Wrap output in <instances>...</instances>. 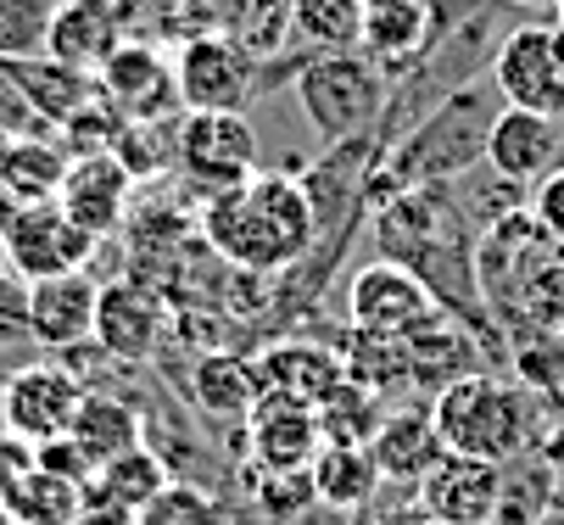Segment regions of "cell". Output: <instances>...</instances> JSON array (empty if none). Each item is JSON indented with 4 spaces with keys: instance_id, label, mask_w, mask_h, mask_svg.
Instances as JSON below:
<instances>
[{
    "instance_id": "1",
    "label": "cell",
    "mask_w": 564,
    "mask_h": 525,
    "mask_svg": "<svg viewBox=\"0 0 564 525\" xmlns=\"http://www.w3.org/2000/svg\"><path fill=\"white\" fill-rule=\"evenodd\" d=\"M207 247L240 274H285L313 252V201L302 174L258 168L247 185L207 196L202 207Z\"/></svg>"
},
{
    "instance_id": "2",
    "label": "cell",
    "mask_w": 564,
    "mask_h": 525,
    "mask_svg": "<svg viewBox=\"0 0 564 525\" xmlns=\"http://www.w3.org/2000/svg\"><path fill=\"white\" fill-rule=\"evenodd\" d=\"M492 96H498V85H492ZM492 96L480 85H453L409 134L391 140L369 174V207L397 190H414V185H458L475 163H487V129L498 118Z\"/></svg>"
},
{
    "instance_id": "3",
    "label": "cell",
    "mask_w": 564,
    "mask_h": 525,
    "mask_svg": "<svg viewBox=\"0 0 564 525\" xmlns=\"http://www.w3.org/2000/svg\"><path fill=\"white\" fill-rule=\"evenodd\" d=\"M431 419H436V436L447 453H469L487 464H509L542 441L536 392L503 381V374H487V369H475L447 392H436Z\"/></svg>"
},
{
    "instance_id": "4",
    "label": "cell",
    "mask_w": 564,
    "mask_h": 525,
    "mask_svg": "<svg viewBox=\"0 0 564 525\" xmlns=\"http://www.w3.org/2000/svg\"><path fill=\"white\" fill-rule=\"evenodd\" d=\"M291 85H296V101L325 145L369 134L380 123V112L391 107V79L364 51H313L296 67Z\"/></svg>"
},
{
    "instance_id": "5",
    "label": "cell",
    "mask_w": 564,
    "mask_h": 525,
    "mask_svg": "<svg viewBox=\"0 0 564 525\" xmlns=\"http://www.w3.org/2000/svg\"><path fill=\"white\" fill-rule=\"evenodd\" d=\"M174 168L202 196H224L258 174V129L247 112H180Z\"/></svg>"
},
{
    "instance_id": "6",
    "label": "cell",
    "mask_w": 564,
    "mask_h": 525,
    "mask_svg": "<svg viewBox=\"0 0 564 525\" xmlns=\"http://www.w3.org/2000/svg\"><path fill=\"white\" fill-rule=\"evenodd\" d=\"M258 79H263L258 56L224 29H191L174 56V85L185 112H247Z\"/></svg>"
},
{
    "instance_id": "7",
    "label": "cell",
    "mask_w": 564,
    "mask_h": 525,
    "mask_svg": "<svg viewBox=\"0 0 564 525\" xmlns=\"http://www.w3.org/2000/svg\"><path fill=\"white\" fill-rule=\"evenodd\" d=\"M85 374L73 363H56V358H34L23 369H12L0 381V425L23 441H56L73 430L78 408H85Z\"/></svg>"
},
{
    "instance_id": "8",
    "label": "cell",
    "mask_w": 564,
    "mask_h": 525,
    "mask_svg": "<svg viewBox=\"0 0 564 525\" xmlns=\"http://www.w3.org/2000/svg\"><path fill=\"white\" fill-rule=\"evenodd\" d=\"M492 85L503 107H525L564 123V29L558 23L509 29L492 56Z\"/></svg>"
},
{
    "instance_id": "9",
    "label": "cell",
    "mask_w": 564,
    "mask_h": 525,
    "mask_svg": "<svg viewBox=\"0 0 564 525\" xmlns=\"http://www.w3.org/2000/svg\"><path fill=\"white\" fill-rule=\"evenodd\" d=\"M96 247H101V241L78 230V223H73L56 201H40V207L0 201V252H7L12 274H23V280L73 274V269L90 263Z\"/></svg>"
},
{
    "instance_id": "10",
    "label": "cell",
    "mask_w": 564,
    "mask_h": 525,
    "mask_svg": "<svg viewBox=\"0 0 564 525\" xmlns=\"http://www.w3.org/2000/svg\"><path fill=\"white\" fill-rule=\"evenodd\" d=\"M101 101L129 123V129H151V123H174L185 107H180V85H174V62L163 56V45L151 40H123L101 73Z\"/></svg>"
},
{
    "instance_id": "11",
    "label": "cell",
    "mask_w": 564,
    "mask_h": 525,
    "mask_svg": "<svg viewBox=\"0 0 564 525\" xmlns=\"http://www.w3.org/2000/svg\"><path fill=\"white\" fill-rule=\"evenodd\" d=\"M436 291L391 258H375L364 263L352 280H347V325L352 330H369V336H414L431 314H436Z\"/></svg>"
},
{
    "instance_id": "12",
    "label": "cell",
    "mask_w": 564,
    "mask_h": 525,
    "mask_svg": "<svg viewBox=\"0 0 564 525\" xmlns=\"http://www.w3.org/2000/svg\"><path fill=\"white\" fill-rule=\"evenodd\" d=\"M498 497H503V464L469 453H442L414 486V503L442 525H498Z\"/></svg>"
},
{
    "instance_id": "13",
    "label": "cell",
    "mask_w": 564,
    "mask_h": 525,
    "mask_svg": "<svg viewBox=\"0 0 564 525\" xmlns=\"http://www.w3.org/2000/svg\"><path fill=\"white\" fill-rule=\"evenodd\" d=\"M96 303L101 285L73 269V274H51V280H29V330L40 352H78L96 347Z\"/></svg>"
},
{
    "instance_id": "14",
    "label": "cell",
    "mask_w": 564,
    "mask_h": 525,
    "mask_svg": "<svg viewBox=\"0 0 564 525\" xmlns=\"http://www.w3.org/2000/svg\"><path fill=\"white\" fill-rule=\"evenodd\" d=\"M436 45V7L431 0H364V34L358 51L386 73V79H409Z\"/></svg>"
},
{
    "instance_id": "15",
    "label": "cell",
    "mask_w": 564,
    "mask_h": 525,
    "mask_svg": "<svg viewBox=\"0 0 564 525\" xmlns=\"http://www.w3.org/2000/svg\"><path fill=\"white\" fill-rule=\"evenodd\" d=\"M129 190H134L129 163H123L118 152H96V157H73L56 207H62L85 236L107 241V236L123 230V218H129Z\"/></svg>"
},
{
    "instance_id": "16",
    "label": "cell",
    "mask_w": 564,
    "mask_h": 525,
    "mask_svg": "<svg viewBox=\"0 0 564 525\" xmlns=\"http://www.w3.org/2000/svg\"><path fill=\"white\" fill-rule=\"evenodd\" d=\"M252 381H258V397L318 408L347 381V369H341V352L318 347V341H274L252 358Z\"/></svg>"
},
{
    "instance_id": "17",
    "label": "cell",
    "mask_w": 564,
    "mask_h": 525,
    "mask_svg": "<svg viewBox=\"0 0 564 525\" xmlns=\"http://www.w3.org/2000/svg\"><path fill=\"white\" fill-rule=\"evenodd\" d=\"M163 296L145 291L140 280H112L101 285L96 303V352L112 363H145L163 341Z\"/></svg>"
},
{
    "instance_id": "18",
    "label": "cell",
    "mask_w": 564,
    "mask_h": 525,
    "mask_svg": "<svg viewBox=\"0 0 564 525\" xmlns=\"http://www.w3.org/2000/svg\"><path fill=\"white\" fill-rule=\"evenodd\" d=\"M558 145H564V123L525 112V107H498L492 129H487V168L503 185H536L542 174L558 168Z\"/></svg>"
},
{
    "instance_id": "19",
    "label": "cell",
    "mask_w": 564,
    "mask_h": 525,
    "mask_svg": "<svg viewBox=\"0 0 564 525\" xmlns=\"http://www.w3.org/2000/svg\"><path fill=\"white\" fill-rule=\"evenodd\" d=\"M402 347H409V392L414 397H436L453 381H464V374L480 369L475 363V352H480L475 330L458 314H447V308H436L414 336H402Z\"/></svg>"
},
{
    "instance_id": "20",
    "label": "cell",
    "mask_w": 564,
    "mask_h": 525,
    "mask_svg": "<svg viewBox=\"0 0 564 525\" xmlns=\"http://www.w3.org/2000/svg\"><path fill=\"white\" fill-rule=\"evenodd\" d=\"M7 67V79L18 85V96L29 101V112L45 123V129H62L73 123L85 107L101 101V85H96V73H78L56 56H29V62H0Z\"/></svg>"
},
{
    "instance_id": "21",
    "label": "cell",
    "mask_w": 564,
    "mask_h": 525,
    "mask_svg": "<svg viewBox=\"0 0 564 525\" xmlns=\"http://www.w3.org/2000/svg\"><path fill=\"white\" fill-rule=\"evenodd\" d=\"M247 436H252V464H269V470H313L318 447H325L313 408H296V403H280V397L252 403Z\"/></svg>"
},
{
    "instance_id": "22",
    "label": "cell",
    "mask_w": 564,
    "mask_h": 525,
    "mask_svg": "<svg viewBox=\"0 0 564 525\" xmlns=\"http://www.w3.org/2000/svg\"><path fill=\"white\" fill-rule=\"evenodd\" d=\"M369 453H375V464H380V475L391 481V486H420V475L447 453L442 447V436H436V419H431V403L420 408H391L386 419H380V430H375V441H369Z\"/></svg>"
},
{
    "instance_id": "23",
    "label": "cell",
    "mask_w": 564,
    "mask_h": 525,
    "mask_svg": "<svg viewBox=\"0 0 564 525\" xmlns=\"http://www.w3.org/2000/svg\"><path fill=\"white\" fill-rule=\"evenodd\" d=\"M73 157L56 134H12L7 157H0V201L12 207H40L62 196Z\"/></svg>"
},
{
    "instance_id": "24",
    "label": "cell",
    "mask_w": 564,
    "mask_h": 525,
    "mask_svg": "<svg viewBox=\"0 0 564 525\" xmlns=\"http://www.w3.org/2000/svg\"><path fill=\"white\" fill-rule=\"evenodd\" d=\"M123 45V29L90 7V0H56V18H51V34H45V56L78 67V73H101V62Z\"/></svg>"
},
{
    "instance_id": "25",
    "label": "cell",
    "mask_w": 564,
    "mask_h": 525,
    "mask_svg": "<svg viewBox=\"0 0 564 525\" xmlns=\"http://www.w3.org/2000/svg\"><path fill=\"white\" fill-rule=\"evenodd\" d=\"M67 436L85 447V459L101 470L107 459H118V453L145 441V408L118 397V392H85V408H78Z\"/></svg>"
},
{
    "instance_id": "26",
    "label": "cell",
    "mask_w": 564,
    "mask_h": 525,
    "mask_svg": "<svg viewBox=\"0 0 564 525\" xmlns=\"http://www.w3.org/2000/svg\"><path fill=\"white\" fill-rule=\"evenodd\" d=\"M380 464L369 447H318V459H313V492L325 508L336 514H358L380 497Z\"/></svg>"
},
{
    "instance_id": "27",
    "label": "cell",
    "mask_w": 564,
    "mask_h": 525,
    "mask_svg": "<svg viewBox=\"0 0 564 525\" xmlns=\"http://www.w3.org/2000/svg\"><path fill=\"white\" fill-rule=\"evenodd\" d=\"M564 503V486L553 475V464L536 453H520L503 464V497H498V525H547Z\"/></svg>"
},
{
    "instance_id": "28",
    "label": "cell",
    "mask_w": 564,
    "mask_h": 525,
    "mask_svg": "<svg viewBox=\"0 0 564 525\" xmlns=\"http://www.w3.org/2000/svg\"><path fill=\"white\" fill-rule=\"evenodd\" d=\"M341 369L347 381L380 392V397H414L409 392V347L397 336H369V330H352L341 336Z\"/></svg>"
},
{
    "instance_id": "29",
    "label": "cell",
    "mask_w": 564,
    "mask_h": 525,
    "mask_svg": "<svg viewBox=\"0 0 564 525\" xmlns=\"http://www.w3.org/2000/svg\"><path fill=\"white\" fill-rule=\"evenodd\" d=\"M258 403V381H252V358H235V352H202L196 363V408L213 419H240L247 425Z\"/></svg>"
},
{
    "instance_id": "30",
    "label": "cell",
    "mask_w": 564,
    "mask_h": 525,
    "mask_svg": "<svg viewBox=\"0 0 564 525\" xmlns=\"http://www.w3.org/2000/svg\"><path fill=\"white\" fill-rule=\"evenodd\" d=\"M318 419V436H325V447H369L380 419H386V397L358 386V381H341L325 403L313 408Z\"/></svg>"
},
{
    "instance_id": "31",
    "label": "cell",
    "mask_w": 564,
    "mask_h": 525,
    "mask_svg": "<svg viewBox=\"0 0 564 525\" xmlns=\"http://www.w3.org/2000/svg\"><path fill=\"white\" fill-rule=\"evenodd\" d=\"M174 481V470H169V459L156 453V447H129V453H118V459H107L96 475H90V486L101 492V497H112V503H123V508H145L156 492H163Z\"/></svg>"
},
{
    "instance_id": "32",
    "label": "cell",
    "mask_w": 564,
    "mask_h": 525,
    "mask_svg": "<svg viewBox=\"0 0 564 525\" xmlns=\"http://www.w3.org/2000/svg\"><path fill=\"white\" fill-rule=\"evenodd\" d=\"M78 503H85V486L34 464V470L7 492V503H0V508H7L18 525H73V519H78Z\"/></svg>"
},
{
    "instance_id": "33",
    "label": "cell",
    "mask_w": 564,
    "mask_h": 525,
    "mask_svg": "<svg viewBox=\"0 0 564 525\" xmlns=\"http://www.w3.org/2000/svg\"><path fill=\"white\" fill-rule=\"evenodd\" d=\"M364 0H291V40L307 51H358Z\"/></svg>"
},
{
    "instance_id": "34",
    "label": "cell",
    "mask_w": 564,
    "mask_h": 525,
    "mask_svg": "<svg viewBox=\"0 0 564 525\" xmlns=\"http://www.w3.org/2000/svg\"><path fill=\"white\" fill-rule=\"evenodd\" d=\"M229 40H240L258 62L291 40V0H224V23Z\"/></svg>"
},
{
    "instance_id": "35",
    "label": "cell",
    "mask_w": 564,
    "mask_h": 525,
    "mask_svg": "<svg viewBox=\"0 0 564 525\" xmlns=\"http://www.w3.org/2000/svg\"><path fill=\"white\" fill-rule=\"evenodd\" d=\"M247 497L258 503V514L269 525H296V514H307L318 503L313 470H269V464L247 470Z\"/></svg>"
},
{
    "instance_id": "36",
    "label": "cell",
    "mask_w": 564,
    "mask_h": 525,
    "mask_svg": "<svg viewBox=\"0 0 564 525\" xmlns=\"http://www.w3.org/2000/svg\"><path fill=\"white\" fill-rule=\"evenodd\" d=\"M51 18H56V0H0V62L45 56Z\"/></svg>"
},
{
    "instance_id": "37",
    "label": "cell",
    "mask_w": 564,
    "mask_h": 525,
    "mask_svg": "<svg viewBox=\"0 0 564 525\" xmlns=\"http://www.w3.org/2000/svg\"><path fill=\"white\" fill-rule=\"evenodd\" d=\"M140 525H224V508L213 492H202L196 481H169L145 508H140Z\"/></svg>"
},
{
    "instance_id": "38",
    "label": "cell",
    "mask_w": 564,
    "mask_h": 525,
    "mask_svg": "<svg viewBox=\"0 0 564 525\" xmlns=\"http://www.w3.org/2000/svg\"><path fill=\"white\" fill-rule=\"evenodd\" d=\"M34 352V330H29V280L23 274H0V369H23Z\"/></svg>"
},
{
    "instance_id": "39",
    "label": "cell",
    "mask_w": 564,
    "mask_h": 525,
    "mask_svg": "<svg viewBox=\"0 0 564 525\" xmlns=\"http://www.w3.org/2000/svg\"><path fill=\"white\" fill-rule=\"evenodd\" d=\"M34 464L51 470V475H67V481H78V486H90V475H96V464L85 459V447H78L73 436L40 441V447H34Z\"/></svg>"
},
{
    "instance_id": "40",
    "label": "cell",
    "mask_w": 564,
    "mask_h": 525,
    "mask_svg": "<svg viewBox=\"0 0 564 525\" xmlns=\"http://www.w3.org/2000/svg\"><path fill=\"white\" fill-rule=\"evenodd\" d=\"M531 218L553 241H564V168H553V174H542L531 185Z\"/></svg>"
},
{
    "instance_id": "41",
    "label": "cell",
    "mask_w": 564,
    "mask_h": 525,
    "mask_svg": "<svg viewBox=\"0 0 564 525\" xmlns=\"http://www.w3.org/2000/svg\"><path fill=\"white\" fill-rule=\"evenodd\" d=\"M29 470H34V441L0 430V503H7V492H12Z\"/></svg>"
},
{
    "instance_id": "42",
    "label": "cell",
    "mask_w": 564,
    "mask_h": 525,
    "mask_svg": "<svg viewBox=\"0 0 564 525\" xmlns=\"http://www.w3.org/2000/svg\"><path fill=\"white\" fill-rule=\"evenodd\" d=\"M73 525H140V514L123 508V503H112V497H101L96 486H85V503H78V519Z\"/></svg>"
},
{
    "instance_id": "43",
    "label": "cell",
    "mask_w": 564,
    "mask_h": 525,
    "mask_svg": "<svg viewBox=\"0 0 564 525\" xmlns=\"http://www.w3.org/2000/svg\"><path fill=\"white\" fill-rule=\"evenodd\" d=\"M536 453L553 464L558 486H564V425H542V441H536Z\"/></svg>"
},
{
    "instance_id": "44",
    "label": "cell",
    "mask_w": 564,
    "mask_h": 525,
    "mask_svg": "<svg viewBox=\"0 0 564 525\" xmlns=\"http://www.w3.org/2000/svg\"><path fill=\"white\" fill-rule=\"evenodd\" d=\"M7 145H12V129H0V157H7Z\"/></svg>"
},
{
    "instance_id": "45",
    "label": "cell",
    "mask_w": 564,
    "mask_h": 525,
    "mask_svg": "<svg viewBox=\"0 0 564 525\" xmlns=\"http://www.w3.org/2000/svg\"><path fill=\"white\" fill-rule=\"evenodd\" d=\"M553 7H558V29H564V0H553Z\"/></svg>"
},
{
    "instance_id": "46",
    "label": "cell",
    "mask_w": 564,
    "mask_h": 525,
    "mask_svg": "<svg viewBox=\"0 0 564 525\" xmlns=\"http://www.w3.org/2000/svg\"><path fill=\"white\" fill-rule=\"evenodd\" d=\"M7 269H12V263H7V252H0V274H7Z\"/></svg>"
},
{
    "instance_id": "47",
    "label": "cell",
    "mask_w": 564,
    "mask_h": 525,
    "mask_svg": "<svg viewBox=\"0 0 564 525\" xmlns=\"http://www.w3.org/2000/svg\"><path fill=\"white\" fill-rule=\"evenodd\" d=\"M0 525H12V514H7V508H0Z\"/></svg>"
},
{
    "instance_id": "48",
    "label": "cell",
    "mask_w": 564,
    "mask_h": 525,
    "mask_svg": "<svg viewBox=\"0 0 564 525\" xmlns=\"http://www.w3.org/2000/svg\"><path fill=\"white\" fill-rule=\"evenodd\" d=\"M531 7H553V0H531Z\"/></svg>"
},
{
    "instance_id": "49",
    "label": "cell",
    "mask_w": 564,
    "mask_h": 525,
    "mask_svg": "<svg viewBox=\"0 0 564 525\" xmlns=\"http://www.w3.org/2000/svg\"><path fill=\"white\" fill-rule=\"evenodd\" d=\"M558 403H564V386H558Z\"/></svg>"
},
{
    "instance_id": "50",
    "label": "cell",
    "mask_w": 564,
    "mask_h": 525,
    "mask_svg": "<svg viewBox=\"0 0 564 525\" xmlns=\"http://www.w3.org/2000/svg\"><path fill=\"white\" fill-rule=\"evenodd\" d=\"M218 7H224V0H218Z\"/></svg>"
},
{
    "instance_id": "51",
    "label": "cell",
    "mask_w": 564,
    "mask_h": 525,
    "mask_svg": "<svg viewBox=\"0 0 564 525\" xmlns=\"http://www.w3.org/2000/svg\"><path fill=\"white\" fill-rule=\"evenodd\" d=\"M12 525H18V519H12Z\"/></svg>"
}]
</instances>
